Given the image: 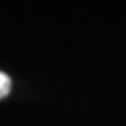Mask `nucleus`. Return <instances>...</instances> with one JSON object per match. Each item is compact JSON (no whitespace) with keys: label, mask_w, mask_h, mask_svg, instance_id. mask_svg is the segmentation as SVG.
I'll list each match as a JSON object with an SVG mask.
<instances>
[{"label":"nucleus","mask_w":126,"mask_h":126,"mask_svg":"<svg viewBox=\"0 0 126 126\" xmlns=\"http://www.w3.org/2000/svg\"><path fill=\"white\" fill-rule=\"evenodd\" d=\"M9 91H11V79L4 72H0V98L7 96Z\"/></svg>","instance_id":"obj_1"}]
</instances>
